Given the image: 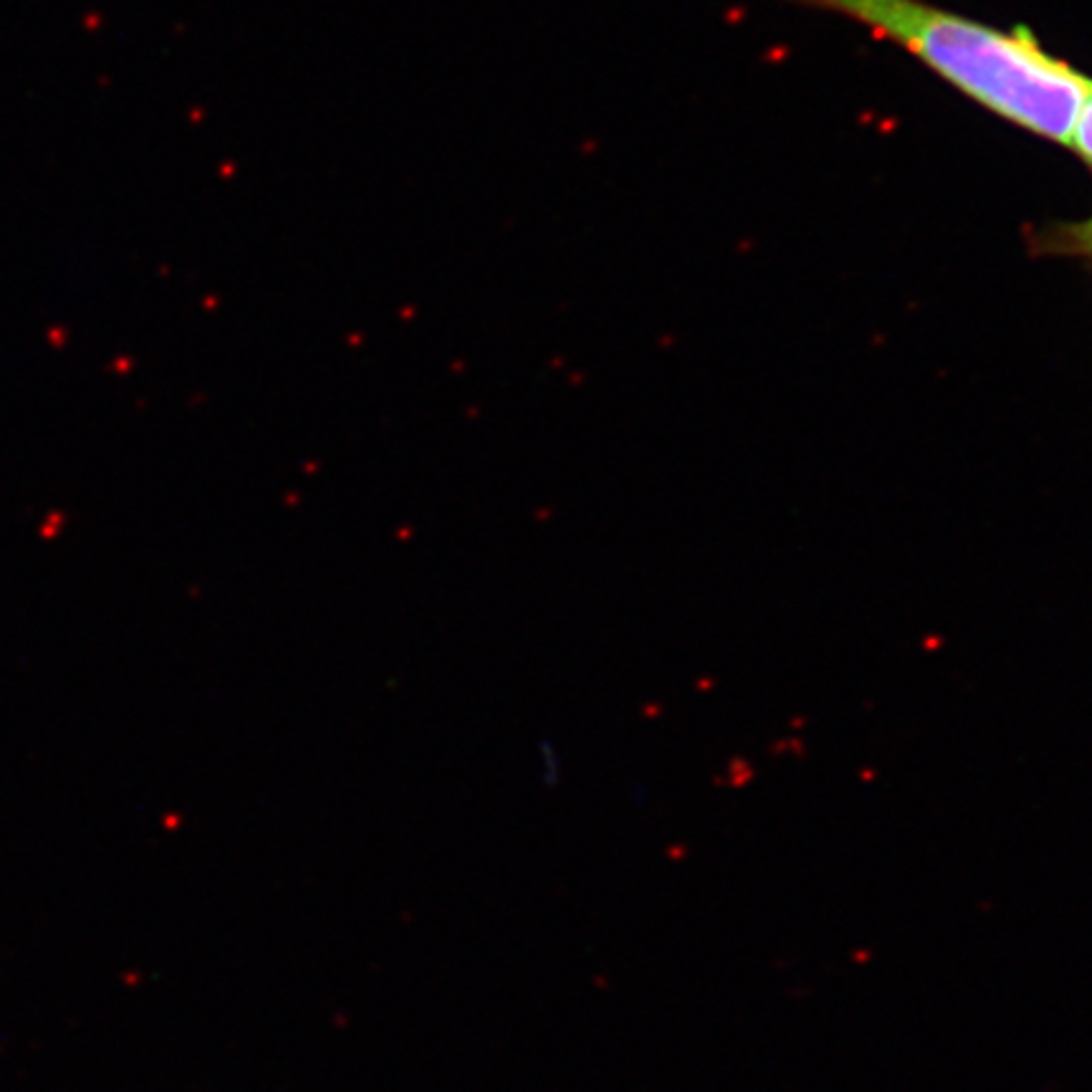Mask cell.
<instances>
[{
    "mask_svg": "<svg viewBox=\"0 0 1092 1092\" xmlns=\"http://www.w3.org/2000/svg\"><path fill=\"white\" fill-rule=\"evenodd\" d=\"M905 49L996 117L1067 145L1092 81L1024 31H999L923 0H807Z\"/></svg>",
    "mask_w": 1092,
    "mask_h": 1092,
    "instance_id": "cell-1",
    "label": "cell"
},
{
    "mask_svg": "<svg viewBox=\"0 0 1092 1092\" xmlns=\"http://www.w3.org/2000/svg\"><path fill=\"white\" fill-rule=\"evenodd\" d=\"M1067 145L1075 149L1085 162L1092 165V92L1080 106V114L1075 119V127H1072Z\"/></svg>",
    "mask_w": 1092,
    "mask_h": 1092,
    "instance_id": "cell-3",
    "label": "cell"
},
{
    "mask_svg": "<svg viewBox=\"0 0 1092 1092\" xmlns=\"http://www.w3.org/2000/svg\"><path fill=\"white\" fill-rule=\"evenodd\" d=\"M1042 243L1054 253L1092 261V215H1088L1085 220H1077V223L1057 225L1054 231H1049L1044 236Z\"/></svg>",
    "mask_w": 1092,
    "mask_h": 1092,
    "instance_id": "cell-2",
    "label": "cell"
}]
</instances>
